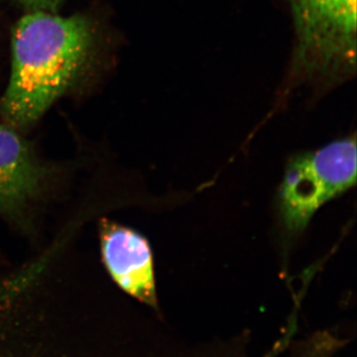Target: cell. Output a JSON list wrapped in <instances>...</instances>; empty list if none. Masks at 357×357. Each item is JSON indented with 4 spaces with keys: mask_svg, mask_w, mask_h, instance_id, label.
Masks as SVG:
<instances>
[{
    "mask_svg": "<svg viewBox=\"0 0 357 357\" xmlns=\"http://www.w3.org/2000/svg\"><path fill=\"white\" fill-rule=\"evenodd\" d=\"M95 35L82 15L36 11L18 20L11 37L10 79L0 100L6 126H32L74 86L91 59Z\"/></svg>",
    "mask_w": 357,
    "mask_h": 357,
    "instance_id": "obj_1",
    "label": "cell"
},
{
    "mask_svg": "<svg viewBox=\"0 0 357 357\" xmlns=\"http://www.w3.org/2000/svg\"><path fill=\"white\" fill-rule=\"evenodd\" d=\"M290 2L303 68L335 72L356 64V0Z\"/></svg>",
    "mask_w": 357,
    "mask_h": 357,
    "instance_id": "obj_3",
    "label": "cell"
},
{
    "mask_svg": "<svg viewBox=\"0 0 357 357\" xmlns=\"http://www.w3.org/2000/svg\"><path fill=\"white\" fill-rule=\"evenodd\" d=\"M64 0H16L18 4L24 7L27 13H57Z\"/></svg>",
    "mask_w": 357,
    "mask_h": 357,
    "instance_id": "obj_6",
    "label": "cell"
},
{
    "mask_svg": "<svg viewBox=\"0 0 357 357\" xmlns=\"http://www.w3.org/2000/svg\"><path fill=\"white\" fill-rule=\"evenodd\" d=\"M356 183V136L291 159L279 192L281 218L289 234L303 231L324 204Z\"/></svg>",
    "mask_w": 357,
    "mask_h": 357,
    "instance_id": "obj_2",
    "label": "cell"
},
{
    "mask_svg": "<svg viewBox=\"0 0 357 357\" xmlns=\"http://www.w3.org/2000/svg\"><path fill=\"white\" fill-rule=\"evenodd\" d=\"M48 175L15 129L0 126V213L22 211L39 196Z\"/></svg>",
    "mask_w": 357,
    "mask_h": 357,
    "instance_id": "obj_5",
    "label": "cell"
},
{
    "mask_svg": "<svg viewBox=\"0 0 357 357\" xmlns=\"http://www.w3.org/2000/svg\"><path fill=\"white\" fill-rule=\"evenodd\" d=\"M98 229L103 263L115 283L140 302L157 307L153 255L147 239L105 218Z\"/></svg>",
    "mask_w": 357,
    "mask_h": 357,
    "instance_id": "obj_4",
    "label": "cell"
}]
</instances>
